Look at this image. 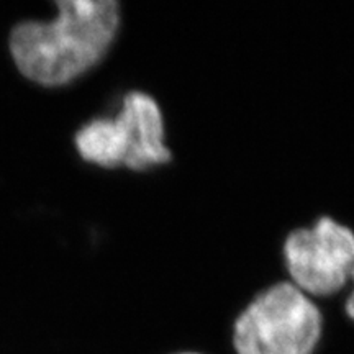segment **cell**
<instances>
[{"instance_id": "cell-2", "label": "cell", "mask_w": 354, "mask_h": 354, "mask_svg": "<svg viewBox=\"0 0 354 354\" xmlns=\"http://www.w3.org/2000/svg\"><path fill=\"white\" fill-rule=\"evenodd\" d=\"M322 310L292 282H279L248 304L232 328L233 354H318Z\"/></svg>"}, {"instance_id": "cell-5", "label": "cell", "mask_w": 354, "mask_h": 354, "mask_svg": "<svg viewBox=\"0 0 354 354\" xmlns=\"http://www.w3.org/2000/svg\"><path fill=\"white\" fill-rule=\"evenodd\" d=\"M349 281L353 282V290H351V294L348 295L346 304H344V312H346V315L354 322V269H353L351 279H349Z\"/></svg>"}, {"instance_id": "cell-4", "label": "cell", "mask_w": 354, "mask_h": 354, "mask_svg": "<svg viewBox=\"0 0 354 354\" xmlns=\"http://www.w3.org/2000/svg\"><path fill=\"white\" fill-rule=\"evenodd\" d=\"M282 251L290 282L310 297L336 294L351 279L354 232L331 216H322L310 228L294 230Z\"/></svg>"}, {"instance_id": "cell-3", "label": "cell", "mask_w": 354, "mask_h": 354, "mask_svg": "<svg viewBox=\"0 0 354 354\" xmlns=\"http://www.w3.org/2000/svg\"><path fill=\"white\" fill-rule=\"evenodd\" d=\"M76 146L86 161L102 167L145 171L171 159L161 109L151 95L138 91L123 97L113 118H97L82 127Z\"/></svg>"}, {"instance_id": "cell-1", "label": "cell", "mask_w": 354, "mask_h": 354, "mask_svg": "<svg viewBox=\"0 0 354 354\" xmlns=\"http://www.w3.org/2000/svg\"><path fill=\"white\" fill-rule=\"evenodd\" d=\"M51 21H24L10 35L17 68L30 81L64 86L104 57L120 25L115 0L57 2Z\"/></svg>"}, {"instance_id": "cell-6", "label": "cell", "mask_w": 354, "mask_h": 354, "mask_svg": "<svg viewBox=\"0 0 354 354\" xmlns=\"http://www.w3.org/2000/svg\"><path fill=\"white\" fill-rule=\"evenodd\" d=\"M169 354H210V353L201 351V349L189 348V349H177V351H172V353H169Z\"/></svg>"}]
</instances>
